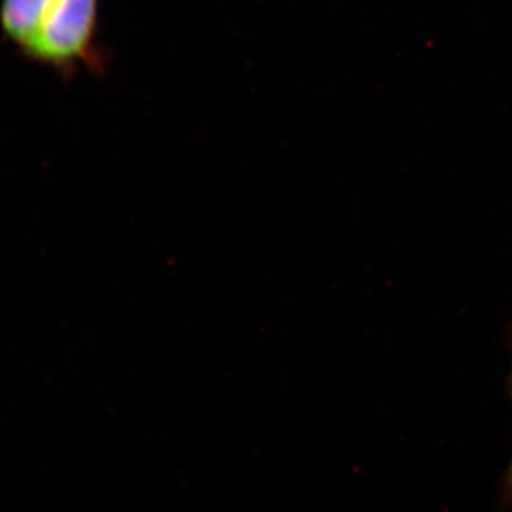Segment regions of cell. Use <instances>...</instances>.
Segmentation results:
<instances>
[{
  "label": "cell",
  "instance_id": "6da1fadb",
  "mask_svg": "<svg viewBox=\"0 0 512 512\" xmlns=\"http://www.w3.org/2000/svg\"><path fill=\"white\" fill-rule=\"evenodd\" d=\"M97 0H56L22 49L35 62L64 69L89 55Z\"/></svg>",
  "mask_w": 512,
  "mask_h": 512
},
{
  "label": "cell",
  "instance_id": "7a4b0ae2",
  "mask_svg": "<svg viewBox=\"0 0 512 512\" xmlns=\"http://www.w3.org/2000/svg\"><path fill=\"white\" fill-rule=\"evenodd\" d=\"M56 0H0V26L3 33L22 47L39 28Z\"/></svg>",
  "mask_w": 512,
  "mask_h": 512
},
{
  "label": "cell",
  "instance_id": "3957f363",
  "mask_svg": "<svg viewBox=\"0 0 512 512\" xmlns=\"http://www.w3.org/2000/svg\"><path fill=\"white\" fill-rule=\"evenodd\" d=\"M504 495L505 501L512 503V461L510 468H508L507 476H505Z\"/></svg>",
  "mask_w": 512,
  "mask_h": 512
}]
</instances>
